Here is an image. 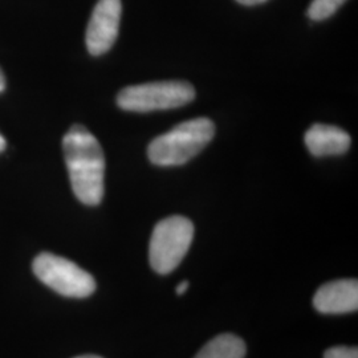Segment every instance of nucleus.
I'll use <instances>...</instances> for the list:
<instances>
[{"instance_id":"f257e3e1","label":"nucleus","mask_w":358,"mask_h":358,"mask_svg":"<svg viewBox=\"0 0 358 358\" xmlns=\"http://www.w3.org/2000/svg\"><path fill=\"white\" fill-rule=\"evenodd\" d=\"M65 164L72 190L87 206L101 203L105 192V155L97 138L83 125H73L63 138Z\"/></svg>"},{"instance_id":"f03ea898","label":"nucleus","mask_w":358,"mask_h":358,"mask_svg":"<svg viewBox=\"0 0 358 358\" xmlns=\"http://www.w3.org/2000/svg\"><path fill=\"white\" fill-rule=\"evenodd\" d=\"M214 136L215 127L210 118L189 120L154 138L148 157L157 166H180L201 153Z\"/></svg>"},{"instance_id":"7ed1b4c3","label":"nucleus","mask_w":358,"mask_h":358,"mask_svg":"<svg viewBox=\"0 0 358 358\" xmlns=\"http://www.w3.org/2000/svg\"><path fill=\"white\" fill-rule=\"evenodd\" d=\"M194 99L195 90L190 83L170 80L127 87L118 93L117 105L127 112L148 113L180 108Z\"/></svg>"},{"instance_id":"20e7f679","label":"nucleus","mask_w":358,"mask_h":358,"mask_svg":"<svg viewBox=\"0 0 358 358\" xmlns=\"http://www.w3.org/2000/svg\"><path fill=\"white\" fill-rule=\"evenodd\" d=\"M192 239L194 224L190 219L174 215L158 222L149 245L152 268L161 275L173 272L187 254Z\"/></svg>"},{"instance_id":"39448f33","label":"nucleus","mask_w":358,"mask_h":358,"mask_svg":"<svg viewBox=\"0 0 358 358\" xmlns=\"http://www.w3.org/2000/svg\"><path fill=\"white\" fill-rule=\"evenodd\" d=\"M32 269L40 282L65 297L84 299L96 291V280L90 272L63 256L43 252L35 257Z\"/></svg>"},{"instance_id":"423d86ee","label":"nucleus","mask_w":358,"mask_h":358,"mask_svg":"<svg viewBox=\"0 0 358 358\" xmlns=\"http://www.w3.org/2000/svg\"><path fill=\"white\" fill-rule=\"evenodd\" d=\"M121 13V0H99L87 28L85 41L90 55L101 56L113 47L120 31Z\"/></svg>"},{"instance_id":"0eeeda50","label":"nucleus","mask_w":358,"mask_h":358,"mask_svg":"<svg viewBox=\"0 0 358 358\" xmlns=\"http://www.w3.org/2000/svg\"><path fill=\"white\" fill-rule=\"evenodd\" d=\"M313 306L325 315H341L358 309V282L345 279L321 285L313 297Z\"/></svg>"},{"instance_id":"6e6552de","label":"nucleus","mask_w":358,"mask_h":358,"mask_svg":"<svg viewBox=\"0 0 358 358\" xmlns=\"http://www.w3.org/2000/svg\"><path fill=\"white\" fill-rule=\"evenodd\" d=\"M304 142L309 153L315 157H329L346 153L350 148V136L344 129L333 125L315 124L306 133Z\"/></svg>"},{"instance_id":"1a4fd4ad","label":"nucleus","mask_w":358,"mask_h":358,"mask_svg":"<svg viewBox=\"0 0 358 358\" xmlns=\"http://www.w3.org/2000/svg\"><path fill=\"white\" fill-rule=\"evenodd\" d=\"M245 344L235 334H220L208 341L194 358H244Z\"/></svg>"},{"instance_id":"9d476101","label":"nucleus","mask_w":358,"mask_h":358,"mask_svg":"<svg viewBox=\"0 0 358 358\" xmlns=\"http://www.w3.org/2000/svg\"><path fill=\"white\" fill-rule=\"evenodd\" d=\"M346 0H312L307 15L315 22H321L331 17L345 3Z\"/></svg>"},{"instance_id":"9b49d317","label":"nucleus","mask_w":358,"mask_h":358,"mask_svg":"<svg viewBox=\"0 0 358 358\" xmlns=\"http://www.w3.org/2000/svg\"><path fill=\"white\" fill-rule=\"evenodd\" d=\"M324 358H358L357 348L334 346L324 353Z\"/></svg>"},{"instance_id":"f8f14e48","label":"nucleus","mask_w":358,"mask_h":358,"mask_svg":"<svg viewBox=\"0 0 358 358\" xmlns=\"http://www.w3.org/2000/svg\"><path fill=\"white\" fill-rule=\"evenodd\" d=\"M189 282H179L178 285H177V294H179V296H182V294H186V291L189 289Z\"/></svg>"},{"instance_id":"ddd939ff","label":"nucleus","mask_w":358,"mask_h":358,"mask_svg":"<svg viewBox=\"0 0 358 358\" xmlns=\"http://www.w3.org/2000/svg\"><path fill=\"white\" fill-rule=\"evenodd\" d=\"M236 1L241 3V4H244V6H256V4H262L267 0H236Z\"/></svg>"},{"instance_id":"4468645a","label":"nucleus","mask_w":358,"mask_h":358,"mask_svg":"<svg viewBox=\"0 0 358 358\" xmlns=\"http://www.w3.org/2000/svg\"><path fill=\"white\" fill-rule=\"evenodd\" d=\"M4 88H6V77H4L1 69H0V92H3Z\"/></svg>"},{"instance_id":"2eb2a0df","label":"nucleus","mask_w":358,"mask_h":358,"mask_svg":"<svg viewBox=\"0 0 358 358\" xmlns=\"http://www.w3.org/2000/svg\"><path fill=\"white\" fill-rule=\"evenodd\" d=\"M6 146H7V142L4 140V137L0 134V153H1V152H4Z\"/></svg>"},{"instance_id":"dca6fc26","label":"nucleus","mask_w":358,"mask_h":358,"mask_svg":"<svg viewBox=\"0 0 358 358\" xmlns=\"http://www.w3.org/2000/svg\"><path fill=\"white\" fill-rule=\"evenodd\" d=\"M75 358H103V357H99V356H93V355H87V356H80V357H75Z\"/></svg>"}]
</instances>
